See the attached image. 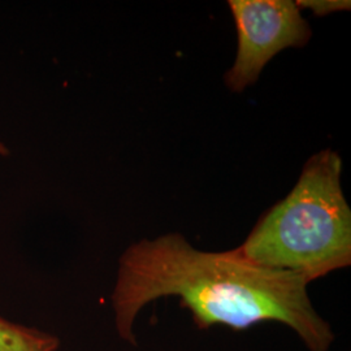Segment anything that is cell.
<instances>
[{
	"mask_svg": "<svg viewBox=\"0 0 351 351\" xmlns=\"http://www.w3.org/2000/svg\"><path fill=\"white\" fill-rule=\"evenodd\" d=\"M58 348L55 336L0 317V351H56Z\"/></svg>",
	"mask_w": 351,
	"mask_h": 351,
	"instance_id": "4",
	"label": "cell"
},
{
	"mask_svg": "<svg viewBox=\"0 0 351 351\" xmlns=\"http://www.w3.org/2000/svg\"><path fill=\"white\" fill-rule=\"evenodd\" d=\"M237 33L239 51L226 73L228 88L242 91L254 84L280 51L303 47L311 37L301 10L291 0H230Z\"/></svg>",
	"mask_w": 351,
	"mask_h": 351,
	"instance_id": "3",
	"label": "cell"
},
{
	"mask_svg": "<svg viewBox=\"0 0 351 351\" xmlns=\"http://www.w3.org/2000/svg\"><path fill=\"white\" fill-rule=\"evenodd\" d=\"M339 155H314L297 185L277 203L237 247L268 269L314 281L351 264V211L341 189Z\"/></svg>",
	"mask_w": 351,
	"mask_h": 351,
	"instance_id": "2",
	"label": "cell"
},
{
	"mask_svg": "<svg viewBox=\"0 0 351 351\" xmlns=\"http://www.w3.org/2000/svg\"><path fill=\"white\" fill-rule=\"evenodd\" d=\"M297 7L308 8L316 16H326L328 13L336 12V11H345L350 8V1L345 0H301L295 1Z\"/></svg>",
	"mask_w": 351,
	"mask_h": 351,
	"instance_id": "5",
	"label": "cell"
},
{
	"mask_svg": "<svg viewBox=\"0 0 351 351\" xmlns=\"http://www.w3.org/2000/svg\"><path fill=\"white\" fill-rule=\"evenodd\" d=\"M303 277L261 267L239 251L197 250L181 234L132 245L120 259L113 290L120 337L136 345L133 326L142 308L178 297L201 329L246 330L265 322L293 329L310 351H329L335 333L316 313Z\"/></svg>",
	"mask_w": 351,
	"mask_h": 351,
	"instance_id": "1",
	"label": "cell"
},
{
	"mask_svg": "<svg viewBox=\"0 0 351 351\" xmlns=\"http://www.w3.org/2000/svg\"><path fill=\"white\" fill-rule=\"evenodd\" d=\"M8 152H10L8 149H7V147L0 142V155H8Z\"/></svg>",
	"mask_w": 351,
	"mask_h": 351,
	"instance_id": "6",
	"label": "cell"
}]
</instances>
